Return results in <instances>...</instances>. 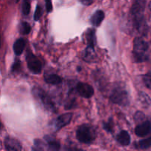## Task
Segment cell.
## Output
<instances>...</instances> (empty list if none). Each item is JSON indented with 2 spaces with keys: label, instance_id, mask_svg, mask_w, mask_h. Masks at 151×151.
I'll list each match as a JSON object with an SVG mask.
<instances>
[{
  "label": "cell",
  "instance_id": "obj_1",
  "mask_svg": "<svg viewBox=\"0 0 151 151\" xmlns=\"http://www.w3.org/2000/svg\"><path fill=\"white\" fill-rule=\"evenodd\" d=\"M145 3V1H136L130 10V15L134 27L142 35H145L147 32V25L144 16Z\"/></svg>",
  "mask_w": 151,
  "mask_h": 151
},
{
  "label": "cell",
  "instance_id": "obj_2",
  "mask_svg": "<svg viewBox=\"0 0 151 151\" xmlns=\"http://www.w3.org/2000/svg\"><path fill=\"white\" fill-rule=\"evenodd\" d=\"M148 50V44L141 37H137L134 41V58L137 63H142L148 59L146 52Z\"/></svg>",
  "mask_w": 151,
  "mask_h": 151
},
{
  "label": "cell",
  "instance_id": "obj_3",
  "mask_svg": "<svg viewBox=\"0 0 151 151\" xmlns=\"http://www.w3.org/2000/svg\"><path fill=\"white\" fill-rule=\"evenodd\" d=\"M32 94L47 110L52 112L57 111V109H56L54 102L42 88L39 87H34L32 89Z\"/></svg>",
  "mask_w": 151,
  "mask_h": 151
},
{
  "label": "cell",
  "instance_id": "obj_4",
  "mask_svg": "<svg viewBox=\"0 0 151 151\" xmlns=\"http://www.w3.org/2000/svg\"><path fill=\"white\" fill-rule=\"evenodd\" d=\"M78 140L84 144H91L96 138L95 131L88 124H83L76 131Z\"/></svg>",
  "mask_w": 151,
  "mask_h": 151
},
{
  "label": "cell",
  "instance_id": "obj_5",
  "mask_svg": "<svg viewBox=\"0 0 151 151\" xmlns=\"http://www.w3.org/2000/svg\"><path fill=\"white\" fill-rule=\"evenodd\" d=\"M111 101L121 106H127L129 104L128 93L123 86H117L112 91L110 96Z\"/></svg>",
  "mask_w": 151,
  "mask_h": 151
},
{
  "label": "cell",
  "instance_id": "obj_6",
  "mask_svg": "<svg viewBox=\"0 0 151 151\" xmlns=\"http://www.w3.org/2000/svg\"><path fill=\"white\" fill-rule=\"evenodd\" d=\"M26 61L29 70L33 74H39L42 69V63L41 60L30 51L27 50L26 54Z\"/></svg>",
  "mask_w": 151,
  "mask_h": 151
},
{
  "label": "cell",
  "instance_id": "obj_7",
  "mask_svg": "<svg viewBox=\"0 0 151 151\" xmlns=\"http://www.w3.org/2000/svg\"><path fill=\"white\" fill-rule=\"evenodd\" d=\"M77 91L81 97L84 98H90L94 95V88L91 85L85 83H78L77 85Z\"/></svg>",
  "mask_w": 151,
  "mask_h": 151
},
{
  "label": "cell",
  "instance_id": "obj_8",
  "mask_svg": "<svg viewBox=\"0 0 151 151\" xmlns=\"http://www.w3.org/2000/svg\"><path fill=\"white\" fill-rule=\"evenodd\" d=\"M72 116H73L72 113H66L60 115L54 122V126L56 131H58L67 125L72 120Z\"/></svg>",
  "mask_w": 151,
  "mask_h": 151
},
{
  "label": "cell",
  "instance_id": "obj_9",
  "mask_svg": "<svg viewBox=\"0 0 151 151\" xmlns=\"http://www.w3.org/2000/svg\"><path fill=\"white\" fill-rule=\"evenodd\" d=\"M4 144L7 151H22V145L16 139L10 137H5Z\"/></svg>",
  "mask_w": 151,
  "mask_h": 151
},
{
  "label": "cell",
  "instance_id": "obj_10",
  "mask_svg": "<svg viewBox=\"0 0 151 151\" xmlns=\"http://www.w3.org/2000/svg\"><path fill=\"white\" fill-rule=\"evenodd\" d=\"M151 132V122L150 121H145L142 123L137 125L135 128L136 135L139 137L147 136Z\"/></svg>",
  "mask_w": 151,
  "mask_h": 151
},
{
  "label": "cell",
  "instance_id": "obj_11",
  "mask_svg": "<svg viewBox=\"0 0 151 151\" xmlns=\"http://www.w3.org/2000/svg\"><path fill=\"white\" fill-rule=\"evenodd\" d=\"M82 57L85 61L89 62H94L97 60V55L95 52L94 48L90 47H87L82 52Z\"/></svg>",
  "mask_w": 151,
  "mask_h": 151
},
{
  "label": "cell",
  "instance_id": "obj_12",
  "mask_svg": "<svg viewBox=\"0 0 151 151\" xmlns=\"http://www.w3.org/2000/svg\"><path fill=\"white\" fill-rule=\"evenodd\" d=\"M105 18V13L103 10H98L91 16L90 22L94 27H99Z\"/></svg>",
  "mask_w": 151,
  "mask_h": 151
},
{
  "label": "cell",
  "instance_id": "obj_13",
  "mask_svg": "<svg viewBox=\"0 0 151 151\" xmlns=\"http://www.w3.org/2000/svg\"><path fill=\"white\" fill-rule=\"evenodd\" d=\"M116 140L122 145L128 146L131 143V136L128 131H122L116 136Z\"/></svg>",
  "mask_w": 151,
  "mask_h": 151
},
{
  "label": "cell",
  "instance_id": "obj_14",
  "mask_svg": "<svg viewBox=\"0 0 151 151\" xmlns=\"http://www.w3.org/2000/svg\"><path fill=\"white\" fill-rule=\"evenodd\" d=\"M26 46V41L24 38H21L16 40L13 44V52L16 55H20L23 52L24 49Z\"/></svg>",
  "mask_w": 151,
  "mask_h": 151
},
{
  "label": "cell",
  "instance_id": "obj_15",
  "mask_svg": "<svg viewBox=\"0 0 151 151\" xmlns=\"http://www.w3.org/2000/svg\"><path fill=\"white\" fill-rule=\"evenodd\" d=\"M62 78L59 75H56V74H49V75H46L44 76V81L47 83L52 84V85H58V84L61 83Z\"/></svg>",
  "mask_w": 151,
  "mask_h": 151
},
{
  "label": "cell",
  "instance_id": "obj_16",
  "mask_svg": "<svg viewBox=\"0 0 151 151\" xmlns=\"http://www.w3.org/2000/svg\"><path fill=\"white\" fill-rule=\"evenodd\" d=\"M86 39L87 44L88 47H93L94 48V46L96 44V35H95V30L94 29H88L86 32Z\"/></svg>",
  "mask_w": 151,
  "mask_h": 151
},
{
  "label": "cell",
  "instance_id": "obj_17",
  "mask_svg": "<svg viewBox=\"0 0 151 151\" xmlns=\"http://www.w3.org/2000/svg\"><path fill=\"white\" fill-rule=\"evenodd\" d=\"M44 139H45L47 141V142H48L49 148H50V151H58L60 150V145L59 142L56 141L54 139L51 138V137H45Z\"/></svg>",
  "mask_w": 151,
  "mask_h": 151
},
{
  "label": "cell",
  "instance_id": "obj_18",
  "mask_svg": "<svg viewBox=\"0 0 151 151\" xmlns=\"http://www.w3.org/2000/svg\"><path fill=\"white\" fill-rule=\"evenodd\" d=\"M135 146L137 148L140 149H147L151 147V137L150 138L140 140L139 142L135 144Z\"/></svg>",
  "mask_w": 151,
  "mask_h": 151
},
{
  "label": "cell",
  "instance_id": "obj_19",
  "mask_svg": "<svg viewBox=\"0 0 151 151\" xmlns=\"http://www.w3.org/2000/svg\"><path fill=\"white\" fill-rule=\"evenodd\" d=\"M31 27L29 24L26 22H22L19 26V32L22 35H27L30 32Z\"/></svg>",
  "mask_w": 151,
  "mask_h": 151
},
{
  "label": "cell",
  "instance_id": "obj_20",
  "mask_svg": "<svg viewBox=\"0 0 151 151\" xmlns=\"http://www.w3.org/2000/svg\"><path fill=\"white\" fill-rule=\"evenodd\" d=\"M44 145L40 139H36L34 142V145L32 147V151H44Z\"/></svg>",
  "mask_w": 151,
  "mask_h": 151
},
{
  "label": "cell",
  "instance_id": "obj_21",
  "mask_svg": "<svg viewBox=\"0 0 151 151\" xmlns=\"http://www.w3.org/2000/svg\"><path fill=\"white\" fill-rule=\"evenodd\" d=\"M143 82L145 86L151 90V72H148L143 76Z\"/></svg>",
  "mask_w": 151,
  "mask_h": 151
},
{
  "label": "cell",
  "instance_id": "obj_22",
  "mask_svg": "<svg viewBox=\"0 0 151 151\" xmlns=\"http://www.w3.org/2000/svg\"><path fill=\"white\" fill-rule=\"evenodd\" d=\"M103 125V128H104V130H106L107 132L109 133L113 132L114 125H113V119H112L111 118L108 122H104Z\"/></svg>",
  "mask_w": 151,
  "mask_h": 151
},
{
  "label": "cell",
  "instance_id": "obj_23",
  "mask_svg": "<svg viewBox=\"0 0 151 151\" xmlns=\"http://www.w3.org/2000/svg\"><path fill=\"white\" fill-rule=\"evenodd\" d=\"M22 13L25 16H27L30 13V3L27 1H24L22 5Z\"/></svg>",
  "mask_w": 151,
  "mask_h": 151
},
{
  "label": "cell",
  "instance_id": "obj_24",
  "mask_svg": "<svg viewBox=\"0 0 151 151\" xmlns=\"http://www.w3.org/2000/svg\"><path fill=\"white\" fill-rule=\"evenodd\" d=\"M139 97H140V100L142 103L144 104L147 105V106H149V105L151 103V100L150 99V97L144 92H142L139 94Z\"/></svg>",
  "mask_w": 151,
  "mask_h": 151
},
{
  "label": "cell",
  "instance_id": "obj_25",
  "mask_svg": "<svg viewBox=\"0 0 151 151\" xmlns=\"http://www.w3.org/2000/svg\"><path fill=\"white\" fill-rule=\"evenodd\" d=\"M42 15V8L39 4H37L36 9H35V13H34V20L38 21Z\"/></svg>",
  "mask_w": 151,
  "mask_h": 151
},
{
  "label": "cell",
  "instance_id": "obj_26",
  "mask_svg": "<svg viewBox=\"0 0 151 151\" xmlns=\"http://www.w3.org/2000/svg\"><path fill=\"white\" fill-rule=\"evenodd\" d=\"M21 68V63L19 60H16L12 66V72H17L20 70Z\"/></svg>",
  "mask_w": 151,
  "mask_h": 151
},
{
  "label": "cell",
  "instance_id": "obj_27",
  "mask_svg": "<svg viewBox=\"0 0 151 151\" xmlns=\"http://www.w3.org/2000/svg\"><path fill=\"white\" fill-rule=\"evenodd\" d=\"M144 117H145L144 114L142 113V112H140V111L137 112V113L135 114V116H134L135 121H137V122H139V121L142 120V119H144Z\"/></svg>",
  "mask_w": 151,
  "mask_h": 151
},
{
  "label": "cell",
  "instance_id": "obj_28",
  "mask_svg": "<svg viewBox=\"0 0 151 151\" xmlns=\"http://www.w3.org/2000/svg\"><path fill=\"white\" fill-rule=\"evenodd\" d=\"M46 9H47V13H50L52 10V4L51 1H46Z\"/></svg>",
  "mask_w": 151,
  "mask_h": 151
},
{
  "label": "cell",
  "instance_id": "obj_29",
  "mask_svg": "<svg viewBox=\"0 0 151 151\" xmlns=\"http://www.w3.org/2000/svg\"><path fill=\"white\" fill-rule=\"evenodd\" d=\"M80 2L82 3V4H84V5L88 6L90 5V4H92V3L94 2V1H91V0H87V1H86V0H83V1H81Z\"/></svg>",
  "mask_w": 151,
  "mask_h": 151
},
{
  "label": "cell",
  "instance_id": "obj_30",
  "mask_svg": "<svg viewBox=\"0 0 151 151\" xmlns=\"http://www.w3.org/2000/svg\"><path fill=\"white\" fill-rule=\"evenodd\" d=\"M69 151H85L82 149L80 148H77V147H72V148L69 149Z\"/></svg>",
  "mask_w": 151,
  "mask_h": 151
},
{
  "label": "cell",
  "instance_id": "obj_31",
  "mask_svg": "<svg viewBox=\"0 0 151 151\" xmlns=\"http://www.w3.org/2000/svg\"><path fill=\"white\" fill-rule=\"evenodd\" d=\"M149 7H150V10H151V1L150 2V4H149Z\"/></svg>",
  "mask_w": 151,
  "mask_h": 151
},
{
  "label": "cell",
  "instance_id": "obj_32",
  "mask_svg": "<svg viewBox=\"0 0 151 151\" xmlns=\"http://www.w3.org/2000/svg\"><path fill=\"white\" fill-rule=\"evenodd\" d=\"M81 67H78V72H80V71H81Z\"/></svg>",
  "mask_w": 151,
  "mask_h": 151
}]
</instances>
